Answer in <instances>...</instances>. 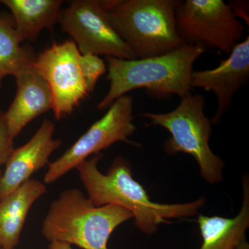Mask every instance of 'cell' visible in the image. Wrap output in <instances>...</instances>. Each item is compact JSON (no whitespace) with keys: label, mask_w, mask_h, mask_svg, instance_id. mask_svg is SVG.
Masks as SVG:
<instances>
[{"label":"cell","mask_w":249,"mask_h":249,"mask_svg":"<svg viewBox=\"0 0 249 249\" xmlns=\"http://www.w3.org/2000/svg\"><path fill=\"white\" fill-rule=\"evenodd\" d=\"M102 157L101 154L95 155L76 168L88 198L96 206L115 205L127 210L133 215L134 226L147 235L155 233L162 223H170L168 219L194 217L204 207V196L182 204L154 202L143 186L134 179L128 160L115 157L103 174L98 168Z\"/></svg>","instance_id":"cell-1"},{"label":"cell","mask_w":249,"mask_h":249,"mask_svg":"<svg viewBox=\"0 0 249 249\" xmlns=\"http://www.w3.org/2000/svg\"><path fill=\"white\" fill-rule=\"evenodd\" d=\"M205 51L204 46L196 44L150 58L124 60L106 57L109 89L97 109H108L116 100L134 89H145L152 98L188 96L193 89L190 79L193 65Z\"/></svg>","instance_id":"cell-2"},{"label":"cell","mask_w":249,"mask_h":249,"mask_svg":"<svg viewBox=\"0 0 249 249\" xmlns=\"http://www.w3.org/2000/svg\"><path fill=\"white\" fill-rule=\"evenodd\" d=\"M133 219L127 210L96 206L77 188L66 190L51 204L42 233L49 242L59 241L83 249H109L108 241L116 228Z\"/></svg>","instance_id":"cell-3"},{"label":"cell","mask_w":249,"mask_h":249,"mask_svg":"<svg viewBox=\"0 0 249 249\" xmlns=\"http://www.w3.org/2000/svg\"><path fill=\"white\" fill-rule=\"evenodd\" d=\"M179 0H111L112 27L138 58L159 56L185 45L177 29Z\"/></svg>","instance_id":"cell-4"},{"label":"cell","mask_w":249,"mask_h":249,"mask_svg":"<svg viewBox=\"0 0 249 249\" xmlns=\"http://www.w3.org/2000/svg\"><path fill=\"white\" fill-rule=\"evenodd\" d=\"M204 109V96L190 93L181 98L173 111L159 114L144 112L139 116L150 121L147 125L160 126L169 132L170 137L163 146L167 155L192 156L199 165L201 178L206 182L215 184L223 180L224 163L210 147L212 122Z\"/></svg>","instance_id":"cell-5"},{"label":"cell","mask_w":249,"mask_h":249,"mask_svg":"<svg viewBox=\"0 0 249 249\" xmlns=\"http://www.w3.org/2000/svg\"><path fill=\"white\" fill-rule=\"evenodd\" d=\"M175 18L178 35L185 45L199 44L227 55L241 42L245 33L231 4L223 0L180 1Z\"/></svg>","instance_id":"cell-6"},{"label":"cell","mask_w":249,"mask_h":249,"mask_svg":"<svg viewBox=\"0 0 249 249\" xmlns=\"http://www.w3.org/2000/svg\"><path fill=\"white\" fill-rule=\"evenodd\" d=\"M109 1L74 0L61 9L58 22L71 36L81 54L134 60L136 54L111 25L107 14Z\"/></svg>","instance_id":"cell-7"},{"label":"cell","mask_w":249,"mask_h":249,"mask_svg":"<svg viewBox=\"0 0 249 249\" xmlns=\"http://www.w3.org/2000/svg\"><path fill=\"white\" fill-rule=\"evenodd\" d=\"M133 98H119L108 108L102 118L95 122L65 153L55 161L49 163L44 181L52 183L76 168L89 156L99 155L117 142H125L141 146L129 141V137L137 130L134 124Z\"/></svg>","instance_id":"cell-8"},{"label":"cell","mask_w":249,"mask_h":249,"mask_svg":"<svg viewBox=\"0 0 249 249\" xmlns=\"http://www.w3.org/2000/svg\"><path fill=\"white\" fill-rule=\"evenodd\" d=\"M80 53L73 40L53 42L34 59V66L50 88L55 119L71 114L88 96L80 67Z\"/></svg>","instance_id":"cell-9"},{"label":"cell","mask_w":249,"mask_h":249,"mask_svg":"<svg viewBox=\"0 0 249 249\" xmlns=\"http://www.w3.org/2000/svg\"><path fill=\"white\" fill-rule=\"evenodd\" d=\"M249 78V37L234 47L229 57L211 70L192 71V89L200 88L212 91L217 98V110L212 124H218L231 107L232 98Z\"/></svg>","instance_id":"cell-10"},{"label":"cell","mask_w":249,"mask_h":249,"mask_svg":"<svg viewBox=\"0 0 249 249\" xmlns=\"http://www.w3.org/2000/svg\"><path fill=\"white\" fill-rule=\"evenodd\" d=\"M54 130L55 124L45 119L27 143L14 149L0 177V199L16 191L48 163L50 156L62 144L60 139H53Z\"/></svg>","instance_id":"cell-11"},{"label":"cell","mask_w":249,"mask_h":249,"mask_svg":"<svg viewBox=\"0 0 249 249\" xmlns=\"http://www.w3.org/2000/svg\"><path fill=\"white\" fill-rule=\"evenodd\" d=\"M16 80L17 92L4 113L9 133L14 139L31 121L53 107L50 88L34 65Z\"/></svg>","instance_id":"cell-12"},{"label":"cell","mask_w":249,"mask_h":249,"mask_svg":"<svg viewBox=\"0 0 249 249\" xmlns=\"http://www.w3.org/2000/svg\"><path fill=\"white\" fill-rule=\"evenodd\" d=\"M46 193L45 183L38 180L29 179L11 194L0 199L1 249H16L31 206Z\"/></svg>","instance_id":"cell-13"},{"label":"cell","mask_w":249,"mask_h":249,"mask_svg":"<svg viewBox=\"0 0 249 249\" xmlns=\"http://www.w3.org/2000/svg\"><path fill=\"white\" fill-rule=\"evenodd\" d=\"M244 197L240 212L232 218L219 216H198L197 223L202 244L199 249H235L246 237L249 227V181L245 176L242 181Z\"/></svg>","instance_id":"cell-14"},{"label":"cell","mask_w":249,"mask_h":249,"mask_svg":"<svg viewBox=\"0 0 249 249\" xmlns=\"http://www.w3.org/2000/svg\"><path fill=\"white\" fill-rule=\"evenodd\" d=\"M12 13L14 26L22 41L35 42L41 31H53L58 22L61 0H2Z\"/></svg>","instance_id":"cell-15"},{"label":"cell","mask_w":249,"mask_h":249,"mask_svg":"<svg viewBox=\"0 0 249 249\" xmlns=\"http://www.w3.org/2000/svg\"><path fill=\"white\" fill-rule=\"evenodd\" d=\"M14 24L0 18V88L5 77L17 78L34 65V59L21 43Z\"/></svg>","instance_id":"cell-16"},{"label":"cell","mask_w":249,"mask_h":249,"mask_svg":"<svg viewBox=\"0 0 249 249\" xmlns=\"http://www.w3.org/2000/svg\"><path fill=\"white\" fill-rule=\"evenodd\" d=\"M80 67L89 94L94 91L100 77L107 71V67L98 55L89 53L80 55Z\"/></svg>","instance_id":"cell-17"},{"label":"cell","mask_w":249,"mask_h":249,"mask_svg":"<svg viewBox=\"0 0 249 249\" xmlns=\"http://www.w3.org/2000/svg\"><path fill=\"white\" fill-rule=\"evenodd\" d=\"M14 140L9 133L4 113L0 111V165L6 164L14 151Z\"/></svg>","instance_id":"cell-18"},{"label":"cell","mask_w":249,"mask_h":249,"mask_svg":"<svg viewBox=\"0 0 249 249\" xmlns=\"http://www.w3.org/2000/svg\"><path fill=\"white\" fill-rule=\"evenodd\" d=\"M49 249H73L71 245L67 242L53 241L51 242Z\"/></svg>","instance_id":"cell-19"},{"label":"cell","mask_w":249,"mask_h":249,"mask_svg":"<svg viewBox=\"0 0 249 249\" xmlns=\"http://www.w3.org/2000/svg\"><path fill=\"white\" fill-rule=\"evenodd\" d=\"M235 249H249V245L248 242H247L246 237L242 239V240L237 244Z\"/></svg>","instance_id":"cell-20"},{"label":"cell","mask_w":249,"mask_h":249,"mask_svg":"<svg viewBox=\"0 0 249 249\" xmlns=\"http://www.w3.org/2000/svg\"><path fill=\"white\" fill-rule=\"evenodd\" d=\"M1 173H1V170H0V177H1Z\"/></svg>","instance_id":"cell-21"},{"label":"cell","mask_w":249,"mask_h":249,"mask_svg":"<svg viewBox=\"0 0 249 249\" xmlns=\"http://www.w3.org/2000/svg\"><path fill=\"white\" fill-rule=\"evenodd\" d=\"M0 249H1V246H0Z\"/></svg>","instance_id":"cell-22"}]
</instances>
